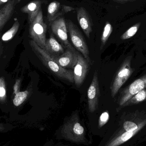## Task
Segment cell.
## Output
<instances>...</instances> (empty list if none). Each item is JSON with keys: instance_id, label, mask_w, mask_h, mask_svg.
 Masks as SVG:
<instances>
[{"instance_id": "12", "label": "cell", "mask_w": 146, "mask_h": 146, "mask_svg": "<svg viewBox=\"0 0 146 146\" xmlns=\"http://www.w3.org/2000/svg\"><path fill=\"white\" fill-rule=\"evenodd\" d=\"M45 2H46L47 1L41 0H34L30 2L21 9L22 13L28 15L29 24H31L37 16L38 13L42 9V4Z\"/></svg>"}, {"instance_id": "19", "label": "cell", "mask_w": 146, "mask_h": 146, "mask_svg": "<svg viewBox=\"0 0 146 146\" xmlns=\"http://www.w3.org/2000/svg\"><path fill=\"white\" fill-rule=\"evenodd\" d=\"M112 27L110 23L106 22L104 28V31L101 38V46L100 50H102L106 42L108 41L110 36L112 32Z\"/></svg>"}, {"instance_id": "6", "label": "cell", "mask_w": 146, "mask_h": 146, "mask_svg": "<svg viewBox=\"0 0 146 146\" xmlns=\"http://www.w3.org/2000/svg\"><path fill=\"white\" fill-rule=\"evenodd\" d=\"M146 88V74L132 82L121 93L118 104L122 106L135 94Z\"/></svg>"}, {"instance_id": "1", "label": "cell", "mask_w": 146, "mask_h": 146, "mask_svg": "<svg viewBox=\"0 0 146 146\" xmlns=\"http://www.w3.org/2000/svg\"><path fill=\"white\" fill-rule=\"evenodd\" d=\"M32 50L44 65L57 77L74 82L73 71L61 67L43 49L40 48L33 40L29 41Z\"/></svg>"}, {"instance_id": "4", "label": "cell", "mask_w": 146, "mask_h": 146, "mask_svg": "<svg viewBox=\"0 0 146 146\" xmlns=\"http://www.w3.org/2000/svg\"><path fill=\"white\" fill-rule=\"evenodd\" d=\"M131 67V58L128 57L123 62L117 71L110 87L111 94L114 98L123 85L126 82L133 72Z\"/></svg>"}, {"instance_id": "11", "label": "cell", "mask_w": 146, "mask_h": 146, "mask_svg": "<svg viewBox=\"0 0 146 146\" xmlns=\"http://www.w3.org/2000/svg\"><path fill=\"white\" fill-rule=\"evenodd\" d=\"M77 20L80 26L88 39L90 38V34L92 32V19L86 9L81 7L77 9L76 12Z\"/></svg>"}, {"instance_id": "21", "label": "cell", "mask_w": 146, "mask_h": 146, "mask_svg": "<svg viewBox=\"0 0 146 146\" xmlns=\"http://www.w3.org/2000/svg\"><path fill=\"white\" fill-rule=\"evenodd\" d=\"M146 123V120L136 123L131 121H127L123 123V127L125 131H133L138 129L141 126Z\"/></svg>"}, {"instance_id": "10", "label": "cell", "mask_w": 146, "mask_h": 146, "mask_svg": "<svg viewBox=\"0 0 146 146\" xmlns=\"http://www.w3.org/2000/svg\"><path fill=\"white\" fill-rule=\"evenodd\" d=\"M74 9L72 7L62 5L59 2L54 1L50 3L48 6L47 19L49 22L52 23L64 14Z\"/></svg>"}, {"instance_id": "13", "label": "cell", "mask_w": 146, "mask_h": 146, "mask_svg": "<svg viewBox=\"0 0 146 146\" xmlns=\"http://www.w3.org/2000/svg\"><path fill=\"white\" fill-rule=\"evenodd\" d=\"M44 50L52 57L59 56L65 52L62 45L52 35H50L49 38L46 39Z\"/></svg>"}, {"instance_id": "14", "label": "cell", "mask_w": 146, "mask_h": 146, "mask_svg": "<svg viewBox=\"0 0 146 146\" xmlns=\"http://www.w3.org/2000/svg\"><path fill=\"white\" fill-rule=\"evenodd\" d=\"M19 0H10L0 9V30L10 19Z\"/></svg>"}, {"instance_id": "26", "label": "cell", "mask_w": 146, "mask_h": 146, "mask_svg": "<svg viewBox=\"0 0 146 146\" xmlns=\"http://www.w3.org/2000/svg\"><path fill=\"white\" fill-rule=\"evenodd\" d=\"M10 0H0V5L5 3H7L8 2L10 1Z\"/></svg>"}, {"instance_id": "17", "label": "cell", "mask_w": 146, "mask_h": 146, "mask_svg": "<svg viewBox=\"0 0 146 146\" xmlns=\"http://www.w3.org/2000/svg\"><path fill=\"white\" fill-rule=\"evenodd\" d=\"M146 100V89L141 90L135 94L124 104L122 107L138 104Z\"/></svg>"}, {"instance_id": "9", "label": "cell", "mask_w": 146, "mask_h": 146, "mask_svg": "<svg viewBox=\"0 0 146 146\" xmlns=\"http://www.w3.org/2000/svg\"><path fill=\"white\" fill-rule=\"evenodd\" d=\"M56 62L64 68H74L78 60V52L76 50L66 49L60 55L52 57Z\"/></svg>"}, {"instance_id": "20", "label": "cell", "mask_w": 146, "mask_h": 146, "mask_svg": "<svg viewBox=\"0 0 146 146\" xmlns=\"http://www.w3.org/2000/svg\"><path fill=\"white\" fill-rule=\"evenodd\" d=\"M29 94V92L27 90L22 92L20 91L14 95L13 99V104L17 107L21 105L27 99Z\"/></svg>"}, {"instance_id": "25", "label": "cell", "mask_w": 146, "mask_h": 146, "mask_svg": "<svg viewBox=\"0 0 146 146\" xmlns=\"http://www.w3.org/2000/svg\"><path fill=\"white\" fill-rule=\"evenodd\" d=\"M21 84V80H16L15 84L13 86V93L15 95L16 93L20 91V86Z\"/></svg>"}, {"instance_id": "22", "label": "cell", "mask_w": 146, "mask_h": 146, "mask_svg": "<svg viewBox=\"0 0 146 146\" xmlns=\"http://www.w3.org/2000/svg\"><path fill=\"white\" fill-rule=\"evenodd\" d=\"M7 99L6 82L3 77H0V102L5 103Z\"/></svg>"}, {"instance_id": "28", "label": "cell", "mask_w": 146, "mask_h": 146, "mask_svg": "<svg viewBox=\"0 0 146 146\" xmlns=\"http://www.w3.org/2000/svg\"><path fill=\"white\" fill-rule=\"evenodd\" d=\"M1 51H0V57H1Z\"/></svg>"}, {"instance_id": "16", "label": "cell", "mask_w": 146, "mask_h": 146, "mask_svg": "<svg viewBox=\"0 0 146 146\" xmlns=\"http://www.w3.org/2000/svg\"><path fill=\"white\" fill-rule=\"evenodd\" d=\"M66 127L70 129L72 133L71 135H73L75 138L80 139L83 137L84 134V128L76 120H73L71 123H68Z\"/></svg>"}, {"instance_id": "15", "label": "cell", "mask_w": 146, "mask_h": 146, "mask_svg": "<svg viewBox=\"0 0 146 146\" xmlns=\"http://www.w3.org/2000/svg\"><path fill=\"white\" fill-rule=\"evenodd\" d=\"M146 123L141 126L138 129L133 131H125L117 137L114 138L105 146H118L128 141L129 140L138 133L144 127Z\"/></svg>"}, {"instance_id": "2", "label": "cell", "mask_w": 146, "mask_h": 146, "mask_svg": "<svg viewBox=\"0 0 146 146\" xmlns=\"http://www.w3.org/2000/svg\"><path fill=\"white\" fill-rule=\"evenodd\" d=\"M47 26L44 22L42 9L33 21L30 24L29 33L32 40L44 49L46 40Z\"/></svg>"}, {"instance_id": "5", "label": "cell", "mask_w": 146, "mask_h": 146, "mask_svg": "<svg viewBox=\"0 0 146 146\" xmlns=\"http://www.w3.org/2000/svg\"><path fill=\"white\" fill-rule=\"evenodd\" d=\"M51 29L53 33L58 38L66 49L75 50L68 41L66 23L63 17H60L51 23Z\"/></svg>"}, {"instance_id": "18", "label": "cell", "mask_w": 146, "mask_h": 146, "mask_svg": "<svg viewBox=\"0 0 146 146\" xmlns=\"http://www.w3.org/2000/svg\"><path fill=\"white\" fill-rule=\"evenodd\" d=\"M20 27V23L18 20H16L11 28L3 35L1 40L3 42H8L13 38L18 31Z\"/></svg>"}, {"instance_id": "7", "label": "cell", "mask_w": 146, "mask_h": 146, "mask_svg": "<svg viewBox=\"0 0 146 146\" xmlns=\"http://www.w3.org/2000/svg\"><path fill=\"white\" fill-rule=\"evenodd\" d=\"M100 96L98 72L95 71L87 92L88 110L90 112H94L98 109Z\"/></svg>"}, {"instance_id": "24", "label": "cell", "mask_w": 146, "mask_h": 146, "mask_svg": "<svg viewBox=\"0 0 146 146\" xmlns=\"http://www.w3.org/2000/svg\"><path fill=\"white\" fill-rule=\"evenodd\" d=\"M110 119V115L108 111H104L100 115L99 119V127H100L105 125Z\"/></svg>"}, {"instance_id": "3", "label": "cell", "mask_w": 146, "mask_h": 146, "mask_svg": "<svg viewBox=\"0 0 146 146\" xmlns=\"http://www.w3.org/2000/svg\"><path fill=\"white\" fill-rule=\"evenodd\" d=\"M66 25L68 31L70 34L71 41L75 48L90 64L91 60L89 57V50L82 33L77 27L71 21H68Z\"/></svg>"}, {"instance_id": "27", "label": "cell", "mask_w": 146, "mask_h": 146, "mask_svg": "<svg viewBox=\"0 0 146 146\" xmlns=\"http://www.w3.org/2000/svg\"><path fill=\"white\" fill-rule=\"evenodd\" d=\"M4 129V128L3 127V125H2L0 123V131H2L3 129Z\"/></svg>"}, {"instance_id": "8", "label": "cell", "mask_w": 146, "mask_h": 146, "mask_svg": "<svg viewBox=\"0 0 146 146\" xmlns=\"http://www.w3.org/2000/svg\"><path fill=\"white\" fill-rule=\"evenodd\" d=\"M90 63L84 56L78 52V60L73 70L74 82L79 86L83 83L88 73Z\"/></svg>"}, {"instance_id": "23", "label": "cell", "mask_w": 146, "mask_h": 146, "mask_svg": "<svg viewBox=\"0 0 146 146\" xmlns=\"http://www.w3.org/2000/svg\"><path fill=\"white\" fill-rule=\"evenodd\" d=\"M139 27V24H137L132 27L122 35L121 38L123 40H126L132 37L137 33Z\"/></svg>"}]
</instances>
